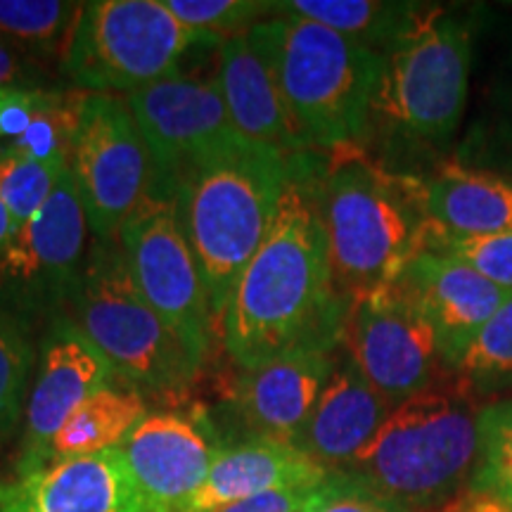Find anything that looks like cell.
Wrapping results in <instances>:
<instances>
[{
  "instance_id": "8fae6325",
  "label": "cell",
  "mask_w": 512,
  "mask_h": 512,
  "mask_svg": "<svg viewBox=\"0 0 512 512\" xmlns=\"http://www.w3.org/2000/svg\"><path fill=\"white\" fill-rule=\"evenodd\" d=\"M342 349L394 408L451 377L437 330L399 283L351 302Z\"/></svg>"
},
{
  "instance_id": "e0dca14e",
  "label": "cell",
  "mask_w": 512,
  "mask_h": 512,
  "mask_svg": "<svg viewBox=\"0 0 512 512\" xmlns=\"http://www.w3.org/2000/svg\"><path fill=\"white\" fill-rule=\"evenodd\" d=\"M0 512H150L121 448L0 479Z\"/></svg>"
},
{
  "instance_id": "5b68a950",
  "label": "cell",
  "mask_w": 512,
  "mask_h": 512,
  "mask_svg": "<svg viewBox=\"0 0 512 512\" xmlns=\"http://www.w3.org/2000/svg\"><path fill=\"white\" fill-rule=\"evenodd\" d=\"M271 64L306 150H366L382 53L297 15H273L247 29Z\"/></svg>"
},
{
  "instance_id": "d6a6232c",
  "label": "cell",
  "mask_w": 512,
  "mask_h": 512,
  "mask_svg": "<svg viewBox=\"0 0 512 512\" xmlns=\"http://www.w3.org/2000/svg\"><path fill=\"white\" fill-rule=\"evenodd\" d=\"M313 512H415L358 479L332 472L311 498Z\"/></svg>"
},
{
  "instance_id": "e575fe53",
  "label": "cell",
  "mask_w": 512,
  "mask_h": 512,
  "mask_svg": "<svg viewBox=\"0 0 512 512\" xmlns=\"http://www.w3.org/2000/svg\"><path fill=\"white\" fill-rule=\"evenodd\" d=\"M60 91H0V138L15 140Z\"/></svg>"
},
{
  "instance_id": "277c9868",
  "label": "cell",
  "mask_w": 512,
  "mask_h": 512,
  "mask_svg": "<svg viewBox=\"0 0 512 512\" xmlns=\"http://www.w3.org/2000/svg\"><path fill=\"white\" fill-rule=\"evenodd\" d=\"M320 216L332 278L349 304L394 285L422 252L418 176L387 169L366 150L323 155Z\"/></svg>"
},
{
  "instance_id": "ac0fdd59",
  "label": "cell",
  "mask_w": 512,
  "mask_h": 512,
  "mask_svg": "<svg viewBox=\"0 0 512 512\" xmlns=\"http://www.w3.org/2000/svg\"><path fill=\"white\" fill-rule=\"evenodd\" d=\"M396 283L418 302L437 330L448 375L470 339L510 297L460 261L425 249L406 266Z\"/></svg>"
},
{
  "instance_id": "83f0119b",
  "label": "cell",
  "mask_w": 512,
  "mask_h": 512,
  "mask_svg": "<svg viewBox=\"0 0 512 512\" xmlns=\"http://www.w3.org/2000/svg\"><path fill=\"white\" fill-rule=\"evenodd\" d=\"M34 363L36 349L27 320L0 304V448L24 425Z\"/></svg>"
},
{
  "instance_id": "7a4b0ae2",
  "label": "cell",
  "mask_w": 512,
  "mask_h": 512,
  "mask_svg": "<svg viewBox=\"0 0 512 512\" xmlns=\"http://www.w3.org/2000/svg\"><path fill=\"white\" fill-rule=\"evenodd\" d=\"M290 157L233 133L185 164L171 183L169 195L204 275L216 325L271 228Z\"/></svg>"
},
{
  "instance_id": "74e56055",
  "label": "cell",
  "mask_w": 512,
  "mask_h": 512,
  "mask_svg": "<svg viewBox=\"0 0 512 512\" xmlns=\"http://www.w3.org/2000/svg\"><path fill=\"white\" fill-rule=\"evenodd\" d=\"M304 512H313V510H311V503H309V505H306V510H304Z\"/></svg>"
},
{
  "instance_id": "44dd1931",
  "label": "cell",
  "mask_w": 512,
  "mask_h": 512,
  "mask_svg": "<svg viewBox=\"0 0 512 512\" xmlns=\"http://www.w3.org/2000/svg\"><path fill=\"white\" fill-rule=\"evenodd\" d=\"M325 477L328 472L297 446L273 439H245L221 448L204 484L181 512H214L273 489L320 486Z\"/></svg>"
},
{
  "instance_id": "836d02e7",
  "label": "cell",
  "mask_w": 512,
  "mask_h": 512,
  "mask_svg": "<svg viewBox=\"0 0 512 512\" xmlns=\"http://www.w3.org/2000/svg\"><path fill=\"white\" fill-rule=\"evenodd\" d=\"M48 62L0 38V91H53Z\"/></svg>"
},
{
  "instance_id": "d6986e66",
  "label": "cell",
  "mask_w": 512,
  "mask_h": 512,
  "mask_svg": "<svg viewBox=\"0 0 512 512\" xmlns=\"http://www.w3.org/2000/svg\"><path fill=\"white\" fill-rule=\"evenodd\" d=\"M394 406L339 351L323 394L294 446L328 475L342 472L366 451Z\"/></svg>"
},
{
  "instance_id": "1f68e13d",
  "label": "cell",
  "mask_w": 512,
  "mask_h": 512,
  "mask_svg": "<svg viewBox=\"0 0 512 512\" xmlns=\"http://www.w3.org/2000/svg\"><path fill=\"white\" fill-rule=\"evenodd\" d=\"M178 22L197 34L228 38L245 34L261 17H273L275 3L259 0H164Z\"/></svg>"
},
{
  "instance_id": "603a6c76",
  "label": "cell",
  "mask_w": 512,
  "mask_h": 512,
  "mask_svg": "<svg viewBox=\"0 0 512 512\" xmlns=\"http://www.w3.org/2000/svg\"><path fill=\"white\" fill-rule=\"evenodd\" d=\"M147 415L145 399L131 389L105 387L93 394L48 446V465L55 460L93 456L119 448L133 427Z\"/></svg>"
},
{
  "instance_id": "3957f363",
  "label": "cell",
  "mask_w": 512,
  "mask_h": 512,
  "mask_svg": "<svg viewBox=\"0 0 512 512\" xmlns=\"http://www.w3.org/2000/svg\"><path fill=\"white\" fill-rule=\"evenodd\" d=\"M475 31L470 10L418 3L382 53L368 145L380 140L389 155H444L467 112Z\"/></svg>"
},
{
  "instance_id": "6da1fadb",
  "label": "cell",
  "mask_w": 512,
  "mask_h": 512,
  "mask_svg": "<svg viewBox=\"0 0 512 512\" xmlns=\"http://www.w3.org/2000/svg\"><path fill=\"white\" fill-rule=\"evenodd\" d=\"M323 152H297L264 242L235 283L219 330L240 370L318 337L342 339L349 302L332 278L320 216Z\"/></svg>"
},
{
  "instance_id": "52a82bcc",
  "label": "cell",
  "mask_w": 512,
  "mask_h": 512,
  "mask_svg": "<svg viewBox=\"0 0 512 512\" xmlns=\"http://www.w3.org/2000/svg\"><path fill=\"white\" fill-rule=\"evenodd\" d=\"M72 304L76 325L131 392L185 399L202 363L138 292L117 238L95 240Z\"/></svg>"
},
{
  "instance_id": "4dcf8cb0",
  "label": "cell",
  "mask_w": 512,
  "mask_h": 512,
  "mask_svg": "<svg viewBox=\"0 0 512 512\" xmlns=\"http://www.w3.org/2000/svg\"><path fill=\"white\" fill-rule=\"evenodd\" d=\"M422 249L456 259L512 294V233L453 235L427 221Z\"/></svg>"
},
{
  "instance_id": "7402d4cb",
  "label": "cell",
  "mask_w": 512,
  "mask_h": 512,
  "mask_svg": "<svg viewBox=\"0 0 512 512\" xmlns=\"http://www.w3.org/2000/svg\"><path fill=\"white\" fill-rule=\"evenodd\" d=\"M427 221L453 235L512 233V178L456 159L418 176Z\"/></svg>"
},
{
  "instance_id": "f546056e",
  "label": "cell",
  "mask_w": 512,
  "mask_h": 512,
  "mask_svg": "<svg viewBox=\"0 0 512 512\" xmlns=\"http://www.w3.org/2000/svg\"><path fill=\"white\" fill-rule=\"evenodd\" d=\"M477 441V465L465 491L512 505V399L479 408Z\"/></svg>"
},
{
  "instance_id": "9a60e30c",
  "label": "cell",
  "mask_w": 512,
  "mask_h": 512,
  "mask_svg": "<svg viewBox=\"0 0 512 512\" xmlns=\"http://www.w3.org/2000/svg\"><path fill=\"white\" fill-rule=\"evenodd\" d=\"M339 351L342 339L318 337L240 370L230 389V406L249 439L294 446L337 366Z\"/></svg>"
},
{
  "instance_id": "8d00e7d4",
  "label": "cell",
  "mask_w": 512,
  "mask_h": 512,
  "mask_svg": "<svg viewBox=\"0 0 512 512\" xmlns=\"http://www.w3.org/2000/svg\"><path fill=\"white\" fill-rule=\"evenodd\" d=\"M19 228L15 219H12V214L5 207L3 202H0V261L5 259V254H8V249L12 245V240L17 238Z\"/></svg>"
},
{
  "instance_id": "2e32d148",
  "label": "cell",
  "mask_w": 512,
  "mask_h": 512,
  "mask_svg": "<svg viewBox=\"0 0 512 512\" xmlns=\"http://www.w3.org/2000/svg\"><path fill=\"white\" fill-rule=\"evenodd\" d=\"M128 470L150 512H181L223 446L202 413H147L121 441Z\"/></svg>"
},
{
  "instance_id": "d4e9b609",
  "label": "cell",
  "mask_w": 512,
  "mask_h": 512,
  "mask_svg": "<svg viewBox=\"0 0 512 512\" xmlns=\"http://www.w3.org/2000/svg\"><path fill=\"white\" fill-rule=\"evenodd\" d=\"M415 8L418 3H382V0H290V3H275L273 15L311 19L351 41L384 53V48L406 27Z\"/></svg>"
},
{
  "instance_id": "9c48e42d",
  "label": "cell",
  "mask_w": 512,
  "mask_h": 512,
  "mask_svg": "<svg viewBox=\"0 0 512 512\" xmlns=\"http://www.w3.org/2000/svg\"><path fill=\"white\" fill-rule=\"evenodd\" d=\"M117 240L138 292L204 366L219 325L200 264L178 221L174 195L152 192L121 226Z\"/></svg>"
},
{
  "instance_id": "d590c367",
  "label": "cell",
  "mask_w": 512,
  "mask_h": 512,
  "mask_svg": "<svg viewBox=\"0 0 512 512\" xmlns=\"http://www.w3.org/2000/svg\"><path fill=\"white\" fill-rule=\"evenodd\" d=\"M318 486H290V489H273L266 494L230 503L214 512H304L311 503Z\"/></svg>"
},
{
  "instance_id": "30bf717a",
  "label": "cell",
  "mask_w": 512,
  "mask_h": 512,
  "mask_svg": "<svg viewBox=\"0 0 512 512\" xmlns=\"http://www.w3.org/2000/svg\"><path fill=\"white\" fill-rule=\"evenodd\" d=\"M72 171L95 240L117 238L157 190L150 147L119 95H81Z\"/></svg>"
},
{
  "instance_id": "7c38bea8",
  "label": "cell",
  "mask_w": 512,
  "mask_h": 512,
  "mask_svg": "<svg viewBox=\"0 0 512 512\" xmlns=\"http://www.w3.org/2000/svg\"><path fill=\"white\" fill-rule=\"evenodd\" d=\"M83 197L69 166L48 202L19 228L0 261V292L24 309H50L72 299L86 268L91 235Z\"/></svg>"
},
{
  "instance_id": "4316f807",
  "label": "cell",
  "mask_w": 512,
  "mask_h": 512,
  "mask_svg": "<svg viewBox=\"0 0 512 512\" xmlns=\"http://www.w3.org/2000/svg\"><path fill=\"white\" fill-rule=\"evenodd\" d=\"M81 8L64 0H0V38L43 62L62 60Z\"/></svg>"
},
{
  "instance_id": "cb8c5ba5",
  "label": "cell",
  "mask_w": 512,
  "mask_h": 512,
  "mask_svg": "<svg viewBox=\"0 0 512 512\" xmlns=\"http://www.w3.org/2000/svg\"><path fill=\"white\" fill-rule=\"evenodd\" d=\"M453 159L512 178V43L496 62L479 114L453 152Z\"/></svg>"
},
{
  "instance_id": "484cf974",
  "label": "cell",
  "mask_w": 512,
  "mask_h": 512,
  "mask_svg": "<svg viewBox=\"0 0 512 512\" xmlns=\"http://www.w3.org/2000/svg\"><path fill=\"white\" fill-rule=\"evenodd\" d=\"M451 382L475 399H494L512 389V294L479 328L451 366Z\"/></svg>"
},
{
  "instance_id": "4fadbf2b",
  "label": "cell",
  "mask_w": 512,
  "mask_h": 512,
  "mask_svg": "<svg viewBox=\"0 0 512 512\" xmlns=\"http://www.w3.org/2000/svg\"><path fill=\"white\" fill-rule=\"evenodd\" d=\"M114 368L86 337L74 318H57L38 349L15 475H29L48 465V446L64 422L98 394L112 387Z\"/></svg>"
},
{
  "instance_id": "f1b7e54d",
  "label": "cell",
  "mask_w": 512,
  "mask_h": 512,
  "mask_svg": "<svg viewBox=\"0 0 512 512\" xmlns=\"http://www.w3.org/2000/svg\"><path fill=\"white\" fill-rule=\"evenodd\" d=\"M69 166V157H34L12 145L0 147V202L8 207L17 228L48 202Z\"/></svg>"
},
{
  "instance_id": "8992f818",
  "label": "cell",
  "mask_w": 512,
  "mask_h": 512,
  "mask_svg": "<svg viewBox=\"0 0 512 512\" xmlns=\"http://www.w3.org/2000/svg\"><path fill=\"white\" fill-rule=\"evenodd\" d=\"M477 403L441 384L396 406L342 475L415 512H444L470 486L477 465Z\"/></svg>"
},
{
  "instance_id": "5bb4252c",
  "label": "cell",
  "mask_w": 512,
  "mask_h": 512,
  "mask_svg": "<svg viewBox=\"0 0 512 512\" xmlns=\"http://www.w3.org/2000/svg\"><path fill=\"white\" fill-rule=\"evenodd\" d=\"M128 110L150 147L157 190L169 192L185 164L238 133L230 124L219 72L176 74L128 95Z\"/></svg>"
},
{
  "instance_id": "ffe728a7",
  "label": "cell",
  "mask_w": 512,
  "mask_h": 512,
  "mask_svg": "<svg viewBox=\"0 0 512 512\" xmlns=\"http://www.w3.org/2000/svg\"><path fill=\"white\" fill-rule=\"evenodd\" d=\"M216 72H219L230 124L242 138L271 145L285 155L306 152L271 64L254 48L247 31L223 38Z\"/></svg>"
},
{
  "instance_id": "ba28073f",
  "label": "cell",
  "mask_w": 512,
  "mask_h": 512,
  "mask_svg": "<svg viewBox=\"0 0 512 512\" xmlns=\"http://www.w3.org/2000/svg\"><path fill=\"white\" fill-rule=\"evenodd\" d=\"M192 46H221L171 15L164 0L83 3L60 69L81 93L133 95L181 74Z\"/></svg>"
}]
</instances>
